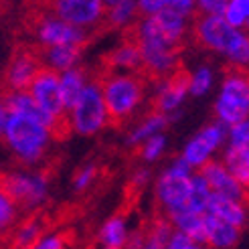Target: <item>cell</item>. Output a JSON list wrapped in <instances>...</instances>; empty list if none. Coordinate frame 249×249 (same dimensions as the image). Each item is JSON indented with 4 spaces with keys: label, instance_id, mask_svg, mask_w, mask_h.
<instances>
[{
    "label": "cell",
    "instance_id": "6da1fadb",
    "mask_svg": "<svg viewBox=\"0 0 249 249\" xmlns=\"http://www.w3.org/2000/svg\"><path fill=\"white\" fill-rule=\"evenodd\" d=\"M91 71L102 85L106 126L116 132H124L136 122V111L142 107L150 85L138 73H109L97 65H93Z\"/></svg>",
    "mask_w": 249,
    "mask_h": 249
},
{
    "label": "cell",
    "instance_id": "7a4b0ae2",
    "mask_svg": "<svg viewBox=\"0 0 249 249\" xmlns=\"http://www.w3.org/2000/svg\"><path fill=\"white\" fill-rule=\"evenodd\" d=\"M215 116L223 126H237L249 120V69L225 63L223 85L215 104Z\"/></svg>",
    "mask_w": 249,
    "mask_h": 249
},
{
    "label": "cell",
    "instance_id": "3957f363",
    "mask_svg": "<svg viewBox=\"0 0 249 249\" xmlns=\"http://www.w3.org/2000/svg\"><path fill=\"white\" fill-rule=\"evenodd\" d=\"M0 195L17 211V215L22 217L47 203V184L31 174L0 168Z\"/></svg>",
    "mask_w": 249,
    "mask_h": 249
},
{
    "label": "cell",
    "instance_id": "277c9868",
    "mask_svg": "<svg viewBox=\"0 0 249 249\" xmlns=\"http://www.w3.org/2000/svg\"><path fill=\"white\" fill-rule=\"evenodd\" d=\"M241 31L233 29L227 24L223 17L205 15L198 8H195L191 17V31H189V43L195 45L201 51H217V53H229L233 43L237 41Z\"/></svg>",
    "mask_w": 249,
    "mask_h": 249
},
{
    "label": "cell",
    "instance_id": "5b68a950",
    "mask_svg": "<svg viewBox=\"0 0 249 249\" xmlns=\"http://www.w3.org/2000/svg\"><path fill=\"white\" fill-rule=\"evenodd\" d=\"M73 116V128L81 136H95L106 128V107L102 97V85L93 77V71L89 65V79L77 99L75 107L71 111Z\"/></svg>",
    "mask_w": 249,
    "mask_h": 249
},
{
    "label": "cell",
    "instance_id": "8992f818",
    "mask_svg": "<svg viewBox=\"0 0 249 249\" xmlns=\"http://www.w3.org/2000/svg\"><path fill=\"white\" fill-rule=\"evenodd\" d=\"M43 6L55 18L85 31H93L104 20L107 10V2L99 0H51L43 2Z\"/></svg>",
    "mask_w": 249,
    "mask_h": 249
},
{
    "label": "cell",
    "instance_id": "52a82bcc",
    "mask_svg": "<svg viewBox=\"0 0 249 249\" xmlns=\"http://www.w3.org/2000/svg\"><path fill=\"white\" fill-rule=\"evenodd\" d=\"M191 83H193L191 71L184 67V63H180L168 75V79L158 87V91L148 99V106L142 114L166 116V111L177 107L182 102V97L186 95V91H191Z\"/></svg>",
    "mask_w": 249,
    "mask_h": 249
},
{
    "label": "cell",
    "instance_id": "ba28073f",
    "mask_svg": "<svg viewBox=\"0 0 249 249\" xmlns=\"http://www.w3.org/2000/svg\"><path fill=\"white\" fill-rule=\"evenodd\" d=\"M191 189H193L191 174H182L172 168L166 170L154 186L152 209L160 211V213H166V211H174V209H184L186 201L191 196Z\"/></svg>",
    "mask_w": 249,
    "mask_h": 249
},
{
    "label": "cell",
    "instance_id": "9c48e42d",
    "mask_svg": "<svg viewBox=\"0 0 249 249\" xmlns=\"http://www.w3.org/2000/svg\"><path fill=\"white\" fill-rule=\"evenodd\" d=\"M196 174L207 182L209 191L213 195L229 198V201H233V203H239L249 211V193L231 177L219 160L209 158L207 162H203L196 168Z\"/></svg>",
    "mask_w": 249,
    "mask_h": 249
},
{
    "label": "cell",
    "instance_id": "30bf717a",
    "mask_svg": "<svg viewBox=\"0 0 249 249\" xmlns=\"http://www.w3.org/2000/svg\"><path fill=\"white\" fill-rule=\"evenodd\" d=\"M223 138H225V128H223V124H219V122L209 124V126H205L189 144H186L182 160L189 166L198 168L203 162H207L209 154L223 142Z\"/></svg>",
    "mask_w": 249,
    "mask_h": 249
},
{
    "label": "cell",
    "instance_id": "8fae6325",
    "mask_svg": "<svg viewBox=\"0 0 249 249\" xmlns=\"http://www.w3.org/2000/svg\"><path fill=\"white\" fill-rule=\"evenodd\" d=\"M205 213L225 221V223H229V225L237 227L241 231H245V227L249 225V211L243 205L233 203V201H229V198H223V196L213 195V193H211V198H209V205H207Z\"/></svg>",
    "mask_w": 249,
    "mask_h": 249
},
{
    "label": "cell",
    "instance_id": "7c38bea8",
    "mask_svg": "<svg viewBox=\"0 0 249 249\" xmlns=\"http://www.w3.org/2000/svg\"><path fill=\"white\" fill-rule=\"evenodd\" d=\"M205 227H207V249H233L243 233L241 229L233 227L209 213H205Z\"/></svg>",
    "mask_w": 249,
    "mask_h": 249
},
{
    "label": "cell",
    "instance_id": "4fadbf2b",
    "mask_svg": "<svg viewBox=\"0 0 249 249\" xmlns=\"http://www.w3.org/2000/svg\"><path fill=\"white\" fill-rule=\"evenodd\" d=\"M43 47V45H41ZM89 43H79V45H55V47H43V61L45 65L55 69L57 73L69 71L75 67L79 57L85 53Z\"/></svg>",
    "mask_w": 249,
    "mask_h": 249
},
{
    "label": "cell",
    "instance_id": "5bb4252c",
    "mask_svg": "<svg viewBox=\"0 0 249 249\" xmlns=\"http://www.w3.org/2000/svg\"><path fill=\"white\" fill-rule=\"evenodd\" d=\"M128 217H130V213H126L122 207H118L114 213H111V217L97 229V233H95L97 243L104 247H124L126 237H128V233H126Z\"/></svg>",
    "mask_w": 249,
    "mask_h": 249
},
{
    "label": "cell",
    "instance_id": "9a60e30c",
    "mask_svg": "<svg viewBox=\"0 0 249 249\" xmlns=\"http://www.w3.org/2000/svg\"><path fill=\"white\" fill-rule=\"evenodd\" d=\"M87 79H89V65H75L61 77V99L67 111H73L75 107L87 85Z\"/></svg>",
    "mask_w": 249,
    "mask_h": 249
},
{
    "label": "cell",
    "instance_id": "2e32d148",
    "mask_svg": "<svg viewBox=\"0 0 249 249\" xmlns=\"http://www.w3.org/2000/svg\"><path fill=\"white\" fill-rule=\"evenodd\" d=\"M221 164L249 193V144H229Z\"/></svg>",
    "mask_w": 249,
    "mask_h": 249
},
{
    "label": "cell",
    "instance_id": "e0dca14e",
    "mask_svg": "<svg viewBox=\"0 0 249 249\" xmlns=\"http://www.w3.org/2000/svg\"><path fill=\"white\" fill-rule=\"evenodd\" d=\"M209 198H211V191H209L207 182L195 172V174H193L191 196H189V201H186L184 209H186V211H193V213H198V215H205L207 205H209Z\"/></svg>",
    "mask_w": 249,
    "mask_h": 249
},
{
    "label": "cell",
    "instance_id": "ac0fdd59",
    "mask_svg": "<svg viewBox=\"0 0 249 249\" xmlns=\"http://www.w3.org/2000/svg\"><path fill=\"white\" fill-rule=\"evenodd\" d=\"M79 247V233L75 227H65L57 231L53 237L41 243L39 249H77Z\"/></svg>",
    "mask_w": 249,
    "mask_h": 249
},
{
    "label": "cell",
    "instance_id": "d6986e66",
    "mask_svg": "<svg viewBox=\"0 0 249 249\" xmlns=\"http://www.w3.org/2000/svg\"><path fill=\"white\" fill-rule=\"evenodd\" d=\"M223 18L227 20L229 27L237 29V31L239 29H245V24H247V18L243 15V10L239 8L237 0H235V2H227V8H225V15H223Z\"/></svg>",
    "mask_w": 249,
    "mask_h": 249
},
{
    "label": "cell",
    "instance_id": "ffe728a7",
    "mask_svg": "<svg viewBox=\"0 0 249 249\" xmlns=\"http://www.w3.org/2000/svg\"><path fill=\"white\" fill-rule=\"evenodd\" d=\"M211 85V71L207 67H201L196 71V75L193 77V83H191V93L193 95H201L209 89Z\"/></svg>",
    "mask_w": 249,
    "mask_h": 249
},
{
    "label": "cell",
    "instance_id": "44dd1931",
    "mask_svg": "<svg viewBox=\"0 0 249 249\" xmlns=\"http://www.w3.org/2000/svg\"><path fill=\"white\" fill-rule=\"evenodd\" d=\"M17 219H18L17 211L4 201L2 195H0V233H2L4 229H8V227L15 225Z\"/></svg>",
    "mask_w": 249,
    "mask_h": 249
},
{
    "label": "cell",
    "instance_id": "7402d4cb",
    "mask_svg": "<svg viewBox=\"0 0 249 249\" xmlns=\"http://www.w3.org/2000/svg\"><path fill=\"white\" fill-rule=\"evenodd\" d=\"M6 122H8V111L0 104V144L6 146Z\"/></svg>",
    "mask_w": 249,
    "mask_h": 249
}]
</instances>
